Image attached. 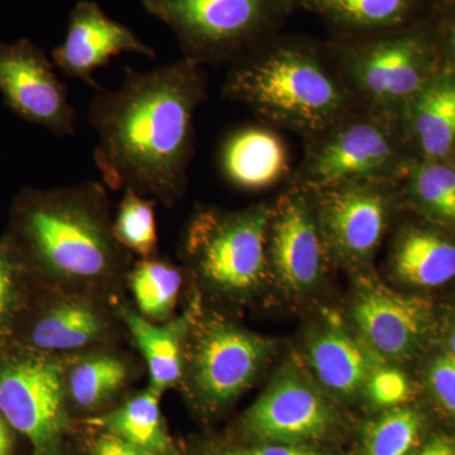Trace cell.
Here are the masks:
<instances>
[{
  "label": "cell",
  "instance_id": "6da1fadb",
  "mask_svg": "<svg viewBox=\"0 0 455 455\" xmlns=\"http://www.w3.org/2000/svg\"><path fill=\"white\" fill-rule=\"evenodd\" d=\"M208 74L182 59L151 70L125 68L121 85L92 98L94 163L113 190L130 188L172 208L187 194L196 154V113Z\"/></svg>",
  "mask_w": 455,
  "mask_h": 455
},
{
  "label": "cell",
  "instance_id": "7a4b0ae2",
  "mask_svg": "<svg viewBox=\"0 0 455 455\" xmlns=\"http://www.w3.org/2000/svg\"><path fill=\"white\" fill-rule=\"evenodd\" d=\"M106 187L84 181L28 194L18 208L20 248L51 289L121 300L133 254L114 235Z\"/></svg>",
  "mask_w": 455,
  "mask_h": 455
},
{
  "label": "cell",
  "instance_id": "3957f363",
  "mask_svg": "<svg viewBox=\"0 0 455 455\" xmlns=\"http://www.w3.org/2000/svg\"><path fill=\"white\" fill-rule=\"evenodd\" d=\"M221 92L269 127L284 128L305 140L357 107L328 47L281 33L232 62Z\"/></svg>",
  "mask_w": 455,
  "mask_h": 455
},
{
  "label": "cell",
  "instance_id": "277c9868",
  "mask_svg": "<svg viewBox=\"0 0 455 455\" xmlns=\"http://www.w3.org/2000/svg\"><path fill=\"white\" fill-rule=\"evenodd\" d=\"M326 47L355 106L400 123L410 101L439 71L430 42L410 25L331 37Z\"/></svg>",
  "mask_w": 455,
  "mask_h": 455
},
{
  "label": "cell",
  "instance_id": "5b68a950",
  "mask_svg": "<svg viewBox=\"0 0 455 455\" xmlns=\"http://www.w3.org/2000/svg\"><path fill=\"white\" fill-rule=\"evenodd\" d=\"M410 147L400 122L355 107L307 140L296 188L315 193L349 182L397 181L416 161Z\"/></svg>",
  "mask_w": 455,
  "mask_h": 455
},
{
  "label": "cell",
  "instance_id": "8992f818",
  "mask_svg": "<svg viewBox=\"0 0 455 455\" xmlns=\"http://www.w3.org/2000/svg\"><path fill=\"white\" fill-rule=\"evenodd\" d=\"M149 16L175 33L182 59L194 64L235 62L280 33L298 0H142Z\"/></svg>",
  "mask_w": 455,
  "mask_h": 455
},
{
  "label": "cell",
  "instance_id": "52a82bcc",
  "mask_svg": "<svg viewBox=\"0 0 455 455\" xmlns=\"http://www.w3.org/2000/svg\"><path fill=\"white\" fill-rule=\"evenodd\" d=\"M271 212L266 204L236 212L197 209L182 235L185 262L211 289L229 296L252 292L268 268Z\"/></svg>",
  "mask_w": 455,
  "mask_h": 455
},
{
  "label": "cell",
  "instance_id": "ba28073f",
  "mask_svg": "<svg viewBox=\"0 0 455 455\" xmlns=\"http://www.w3.org/2000/svg\"><path fill=\"white\" fill-rule=\"evenodd\" d=\"M0 412L35 455H59L68 427L64 355L0 350Z\"/></svg>",
  "mask_w": 455,
  "mask_h": 455
},
{
  "label": "cell",
  "instance_id": "9c48e42d",
  "mask_svg": "<svg viewBox=\"0 0 455 455\" xmlns=\"http://www.w3.org/2000/svg\"><path fill=\"white\" fill-rule=\"evenodd\" d=\"M200 314L188 337L180 387L203 405L221 407L250 388L272 346L232 323L200 322Z\"/></svg>",
  "mask_w": 455,
  "mask_h": 455
},
{
  "label": "cell",
  "instance_id": "30bf717a",
  "mask_svg": "<svg viewBox=\"0 0 455 455\" xmlns=\"http://www.w3.org/2000/svg\"><path fill=\"white\" fill-rule=\"evenodd\" d=\"M116 302L95 293L49 287L27 323L25 346L59 355L110 347L124 328Z\"/></svg>",
  "mask_w": 455,
  "mask_h": 455
},
{
  "label": "cell",
  "instance_id": "8fae6325",
  "mask_svg": "<svg viewBox=\"0 0 455 455\" xmlns=\"http://www.w3.org/2000/svg\"><path fill=\"white\" fill-rule=\"evenodd\" d=\"M392 184L358 181L315 191L317 220L328 250L350 262L372 256L390 220Z\"/></svg>",
  "mask_w": 455,
  "mask_h": 455
},
{
  "label": "cell",
  "instance_id": "7c38bea8",
  "mask_svg": "<svg viewBox=\"0 0 455 455\" xmlns=\"http://www.w3.org/2000/svg\"><path fill=\"white\" fill-rule=\"evenodd\" d=\"M0 92L18 116L57 137L76 131V110L44 51L29 41L0 42Z\"/></svg>",
  "mask_w": 455,
  "mask_h": 455
},
{
  "label": "cell",
  "instance_id": "4fadbf2b",
  "mask_svg": "<svg viewBox=\"0 0 455 455\" xmlns=\"http://www.w3.org/2000/svg\"><path fill=\"white\" fill-rule=\"evenodd\" d=\"M328 245L309 191L292 188L272 208L267 235L268 266L284 287L301 292L319 281Z\"/></svg>",
  "mask_w": 455,
  "mask_h": 455
},
{
  "label": "cell",
  "instance_id": "5bb4252c",
  "mask_svg": "<svg viewBox=\"0 0 455 455\" xmlns=\"http://www.w3.org/2000/svg\"><path fill=\"white\" fill-rule=\"evenodd\" d=\"M352 314L368 348L388 361L416 355L434 324L427 299L403 295L381 284L364 286L355 296Z\"/></svg>",
  "mask_w": 455,
  "mask_h": 455
},
{
  "label": "cell",
  "instance_id": "9a60e30c",
  "mask_svg": "<svg viewBox=\"0 0 455 455\" xmlns=\"http://www.w3.org/2000/svg\"><path fill=\"white\" fill-rule=\"evenodd\" d=\"M244 424L253 436L268 444L301 445L324 435L331 412L304 377L286 371L248 410Z\"/></svg>",
  "mask_w": 455,
  "mask_h": 455
},
{
  "label": "cell",
  "instance_id": "2e32d148",
  "mask_svg": "<svg viewBox=\"0 0 455 455\" xmlns=\"http://www.w3.org/2000/svg\"><path fill=\"white\" fill-rule=\"evenodd\" d=\"M125 52L156 57L152 47L130 27L108 17L97 2L80 0L71 9L65 40L53 50L52 59L66 76L100 92L95 71Z\"/></svg>",
  "mask_w": 455,
  "mask_h": 455
},
{
  "label": "cell",
  "instance_id": "e0dca14e",
  "mask_svg": "<svg viewBox=\"0 0 455 455\" xmlns=\"http://www.w3.org/2000/svg\"><path fill=\"white\" fill-rule=\"evenodd\" d=\"M114 309L142 355L148 370V387L161 395L179 387L188 337L202 311L199 293L193 296L181 315L164 323L149 322L122 300L116 302Z\"/></svg>",
  "mask_w": 455,
  "mask_h": 455
},
{
  "label": "cell",
  "instance_id": "ac0fdd59",
  "mask_svg": "<svg viewBox=\"0 0 455 455\" xmlns=\"http://www.w3.org/2000/svg\"><path fill=\"white\" fill-rule=\"evenodd\" d=\"M420 160L454 164L455 73L438 71L410 101L401 118Z\"/></svg>",
  "mask_w": 455,
  "mask_h": 455
},
{
  "label": "cell",
  "instance_id": "d6986e66",
  "mask_svg": "<svg viewBox=\"0 0 455 455\" xmlns=\"http://www.w3.org/2000/svg\"><path fill=\"white\" fill-rule=\"evenodd\" d=\"M220 164L230 184L250 191L277 184L290 169L286 146L267 124L245 125L228 134Z\"/></svg>",
  "mask_w": 455,
  "mask_h": 455
},
{
  "label": "cell",
  "instance_id": "ffe728a7",
  "mask_svg": "<svg viewBox=\"0 0 455 455\" xmlns=\"http://www.w3.org/2000/svg\"><path fill=\"white\" fill-rule=\"evenodd\" d=\"M65 386L68 405L97 411L125 390L134 376L127 355L103 347L64 355Z\"/></svg>",
  "mask_w": 455,
  "mask_h": 455
},
{
  "label": "cell",
  "instance_id": "44dd1931",
  "mask_svg": "<svg viewBox=\"0 0 455 455\" xmlns=\"http://www.w3.org/2000/svg\"><path fill=\"white\" fill-rule=\"evenodd\" d=\"M379 355L357 343L339 326L331 325L311 338L309 362L319 381L328 390L349 397L366 387Z\"/></svg>",
  "mask_w": 455,
  "mask_h": 455
},
{
  "label": "cell",
  "instance_id": "7402d4cb",
  "mask_svg": "<svg viewBox=\"0 0 455 455\" xmlns=\"http://www.w3.org/2000/svg\"><path fill=\"white\" fill-rule=\"evenodd\" d=\"M333 37L368 35L409 26L419 0H298Z\"/></svg>",
  "mask_w": 455,
  "mask_h": 455
},
{
  "label": "cell",
  "instance_id": "603a6c76",
  "mask_svg": "<svg viewBox=\"0 0 455 455\" xmlns=\"http://www.w3.org/2000/svg\"><path fill=\"white\" fill-rule=\"evenodd\" d=\"M392 269L401 283L438 287L455 277V244L424 228H407L392 251Z\"/></svg>",
  "mask_w": 455,
  "mask_h": 455
},
{
  "label": "cell",
  "instance_id": "cb8c5ba5",
  "mask_svg": "<svg viewBox=\"0 0 455 455\" xmlns=\"http://www.w3.org/2000/svg\"><path fill=\"white\" fill-rule=\"evenodd\" d=\"M163 395L147 387L123 405L85 423L116 434L152 455H179L164 429L160 400Z\"/></svg>",
  "mask_w": 455,
  "mask_h": 455
},
{
  "label": "cell",
  "instance_id": "d4e9b609",
  "mask_svg": "<svg viewBox=\"0 0 455 455\" xmlns=\"http://www.w3.org/2000/svg\"><path fill=\"white\" fill-rule=\"evenodd\" d=\"M127 283L137 311L149 322L164 323L175 317L184 272L178 266L155 257L140 259L131 267Z\"/></svg>",
  "mask_w": 455,
  "mask_h": 455
},
{
  "label": "cell",
  "instance_id": "484cf974",
  "mask_svg": "<svg viewBox=\"0 0 455 455\" xmlns=\"http://www.w3.org/2000/svg\"><path fill=\"white\" fill-rule=\"evenodd\" d=\"M412 202L434 220L455 227V164L416 160L403 179Z\"/></svg>",
  "mask_w": 455,
  "mask_h": 455
},
{
  "label": "cell",
  "instance_id": "4316f807",
  "mask_svg": "<svg viewBox=\"0 0 455 455\" xmlns=\"http://www.w3.org/2000/svg\"><path fill=\"white\" fill-rule=\"evenodd\" d=\"M123 193L118 212L113 220L114 235L119 243L140 259L158 257L154 199L140 196L130 188Z\"/></svg>",
  "mask_w": 455,
  "mask_h": 455
},
{
  "label": "cell",
  "instance_id": "83f0119b",
  "mask_svg": "<svg viewBox=\"0 0 455 455\" xmlns=\"http://www.w3.org/2000/svg\"><path fill=\"white\" fill-rule=\"evenodd\" d=\"M423 430V418L414 409L392 407L367 425L362 455H411Z\"/></svg>",
  "mask_w": 455,
  "mask_h": 455
},
{
  "label": "cell",
  "instance_id": "f1b7e54d",
  "mask_svg": "<svg viewBox=\"0 0 455 455\" xmlns=\"http://www.w3.org/2000/svg\"><path fill=\"white\" fill-rule=\"evenodd\" d=\"M25 265L11 242H0V337L7 333L20 309Z\"/></svg>",
  "mask_w": 455,
  "mask_h": 455
},
{
  "label": "cell",
  "instance_id": "f546056e",
  "mask_svg": "<svg viewBox=\"0 0 455 455\" xmlns=\"http://www.w3.org/2000/svg\"><path fill=\"white\" fill-rule=\"evenodd\" d=\"M366 392L372 403L382 407H397L411 395L409 379L396 368H374L366 383Z\"/></svg>",
  "mask_w": 455,
  "mask_h": 455
},
{
  "label": "cell",
  "instance_id": "4dcf8cb0",
  "mask_svg": "<svg viewBox=\"0 0 455 455\" xmlns=\"http://www.w3.org/2000/svg\"><path fill=\"white\" fill-rule=\"evenodd\" d=\"M427 382L440 405L455 418V358L451 353H443L431 362Z\"/></svg>",
  "mask_w": 455,
  "mask_h": 455
},
{
  "label": "cell",
  "instance_id": "1f68e13d",
  "mask_svg": "<svg viewBox=\"0 0 455 455\" xmlns=\"http://www.w3.org/2000/svg\"><path fill=\"white\" fill-rule=\"evenodd\" d=\"M90 455H152L148 451H143L137 445L132 444L127 440L109 433V431L101 430L97 439L92 442Z\"/></svg>",
  "mask_w": 455,
  "mask_h": 455
},
{
  "label": "cell",
  "instance_id": "d6a6232c",
  "mask_svg": "<svg viewBox=\"0 0 455 455\" xmlns=\"http://www.w3.org/2000/svg\"><path fill=\"white\" fill-rule=\"evenodd\" d=\"M220 455H324L314 449L292 444H267L256 448H232Z\"/></svg>",
  "mask_w": 455,
  "mask_h": 455
},
{
  "label": "cell",
  "instance_id": "836d02e7",
  "mask_svg": "<svg viewBox=\"0 0 455 455\" xmlns=\"http://www.w3.org/2000/svg\"><path fill=\"white\" fill-rule=\"evenodd\" d=\"M411 455H455V436L440 434Z\"/></svg>",
  "mask_w": 455,
  "mask_h": 455
},
{
  "label": "cell",
  "instance_id": "e575fe53",
  "mask_svg": "<svg viewBox=\"0 0 455 455\" xmlns=\"http://www.w3.org/2000/svg\"><path fill=\"white\" fill-rule=\"evenodd\" d=\"M11 427L0 412V455H13V434Z\"/></svg>",
  "mask_w": 455,
  "mask_h": 455
},
{
  "label": "cell",
  "instance_id": "d590c367",
  "mask_svg": "<svg viewBox=\"0 0 455 455\" xmlns=\"http://www.w3.org/2000/svg\"><path fill=\"white\" fill-rule=\"evenodd\" d=\"M448 352L455 358V309L449 317L448 323Z\"/></svg>",
  "mask_w": 455,
  "mask_h": 455
},
{
  "label": "cell",
  "instance_id": "8d00e7d4",
  "mask_svg": "<svg viewBox=\"0 0 455 455\" xmlns=\"http://www.w3.org/2000/svg\"><path fill=\"white\" fill-rule=\"evenodd\" d=\"M444 38L448 50L451 51V56L455 60V20L448 27L447 31L444 33Z\"/></svg>",
  "mask_w": 455,
  "mask_h": 455
}]
</instances>
